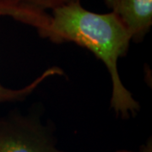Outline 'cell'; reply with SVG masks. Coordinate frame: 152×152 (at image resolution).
I'll list each match as a JSON object with an SVG mask.
<instances>
[{"label": "cell", "mask_w": 152, "mask_h": 152, "mask_svg": "<svg viewBox=\"0 0 152 152\" xmlns=\"http://www.w3.org/2000/svg\"><path fill=\"white\" fill-rule=\"evenodd\" d=\"M53 11L47 39L54 43L74 42L91 51L108 71L112 81L110 108L121 119L136 117L140 105L126 88L118 72V60L127 55L130 35L113 13L98 14L73 2Z\"/></svg>", "instance_id": "6da1fadb"}, {"label": "cell", "mask_w": 152, "mask_h": 152, "mask_svg": "<svg viewBox=\"0 0 152 152\" xmlns=\"http://www.w3.org/2000/svg\"><path fill=\"white\" fill-rule=\"evenodd\" d=\"M0 152H67L53 127L35 114L12 112L0 118Z\"/></svg>", "instance_id": "7a4b0ae2"}, {"label": "cell", "mask_w": 152, "mask_h": 152, "mask_svg": "<svg viewBox=\"0 0 152 152\" xmlns=\"http://www.w3.org/2000/svg\"><path fill=\"white\" fill-rule=\"evenodd\" d=\"M0 16H9L17 21L37 29L38 34L47 38L51 23V15L29 5L13 0H0ZM63 69L59 67H51L37 77L26 86L12 89L0 83V105L12 102H22L26 101L38 87L48 78L53 76H63Z\"/></svg>", "instance_id": "3957f363"}, {"label": "cell", "mask_w": 152, "mask_h": 152, "mask_svg": "<svg viewBox=\"0 0 152 152\" xmlns=\"http://www.w3.org/2000/svg\"><path fill=\"white\" fill-rule=\"evenodd\" d=\"M123 23L133 42H142L152 26V0H104Z\"/></svg>", "instance_id": "277c9868"}, {"label": "cell", "mask_w": 152, "mask_h": 152, "mask_svg": "<svg viewBox=\"0 0 152 152\" xmlns=\"http://www.w3.org/2000/svg\"><path fill=\"white\" fill-rule=\"evenodd\" d=\"M26 5H29L41 10L46 11L47 10H53L61 6L66 5L73 2H81V0H13Z\"/></svg>", "instance_id": "5b68a950"}, {"label": "cell", "mask_w": 152, "mask_h": 152, "mask_svg": "<svg viewBox=\"0 0 152 152\" xmlns=\"http://www.w3.org/2000/svg\"><path fill=\"white\" fill-rule=\"evenodd\" d=\"M113 152H152V140L151 138L148 139L147 141L140 145V147L138 150H126V149H123V150H118Z\"/></svg>", "instance_id": "8992f818"}]
</instances>
